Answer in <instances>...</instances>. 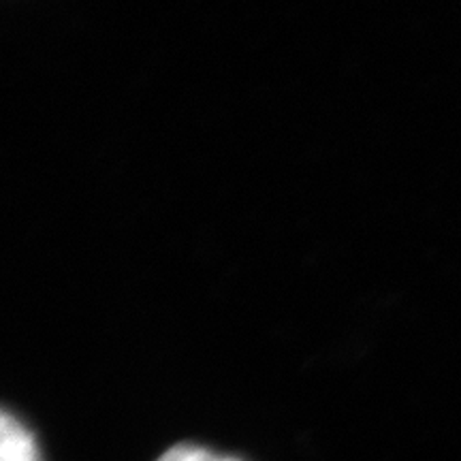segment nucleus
<instances>
[{"instance_id": "f257e3e1", "label": "nucleus", "mask_w": 461, "mask_h": 461, "mask_svg": "<svg viewBox=\"0 0 461 461\" xmlns=\"http://www.w3.org/2000/svg\"><path fill=\"white\" fill-rule=\"evenodd\" d=\"M0 461H43L32 431L0 408Z\"/></svg>"}, {"instance_id": "f03ea898", "label": "nucleus", "mask_w": 461, "mask_h": 461, "mask_svg": "<svg viewBox=\"0 0 461 461\" xmlns=\"http://www.w3.org/2000/svg\"><path fill=\"white\" fill-rule=\"evenodd\" d=\"M157 461H241V459L233 457V455L214 453L212 448L194 445V442H180V445H173L171 448H167Z\"/></svg>"}]
</instances>
